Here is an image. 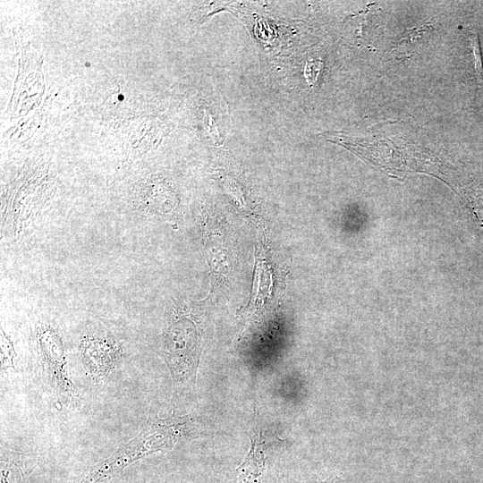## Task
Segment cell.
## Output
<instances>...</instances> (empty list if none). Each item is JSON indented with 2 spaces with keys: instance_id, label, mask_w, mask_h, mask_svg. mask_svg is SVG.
<instances>
[{
  "instance_id": "cell-4",
  "label": "cell",
  "mask_w": 483,
  "mask_h": 483,
  "mask_svg": "<svg viewBox=\"0 0 483 483\" xmlns=\"http://www.w3.org/2000/svg\"><path fill=\"white\" fill-rule=\"evenodd\" d=\"M83 367L96 382H104L121 358V348L112 338L102 335H88L80 342Z\"/></svg>"
},
{
  "instance_id": "cell-3",
  "label": "cell",
  "mask_w": 483,
  "mask_h": 483,
  "mask_svg": "<svg viewBox=\"0 0 483 483\" xmlns=\"http://www.w3.org/2000/svg\"><path fill=\"white\" fill-rule=\"evenodd\" d=\"M35 373L41 386L58 402L76 406L80 401L69 377L66 352L62 339L49 326L35 334Z\"/></svg>"
},
{
  "instance_id": "cell-6",
  "label": "cell",
  "mask_w": 483,
  "mask_h": 483,
  "mask_svg": "<svg viewBox=\"0 0 483 483\" xmlns=\"http://www.w3.org/2000/svg\"><path fill=\"white\" fill-rule=\"evenodd\" d=\"M1 367L2 370L14 369L13 359L15 352L13 343L5 333L1 330Z\"/></svg>"
},
{
  "instance_id": "cell-5",
  "label": "cell",
  "mask_w": 483,
  "mask_h": 483,
  "mask_svg": "<svg viewBox=\"0 0 483 483\" xmlns=\"http://www.w3.org/2000/svg\"><path fill=\"white\" fill-rule=\"evenodd\" d=\"M270 448L271 443L260 425L254 419L250 448L236 469L233 483H261Z\"/></svg>"
},
{
  "instance_id": "cell-8",
  "label": "cell",
  "mask_w": 483,
  "mask_h": 483,
  "mask_svg": "<svg viewBox=\"0 0 483 483\" xmlns=\"http://www.w3.org/2000/svg\"><path fill=\"white\" fill-rule=\"evenodd\" d=\"M470 43L472 47L473 59H474V70L479 81L483 80V66L482 59L479 48V43L478 36L475 34L470 37Z\"/></svg>"
},
{
  "instance_id": "cell-9",
  "label": "cell",
  "mask_w": 483,
  "mask_h": 483,
  "mask_svg": "<svg viewBox=\"0 0 483 483\" xmlns=\"http://www.w3.org/2000/svg\"><path fill=\"white\" fill-rule=\"evenodd\" d=\"M276 483H331V482H317V481H305V482H301V481H297L286 475H282L280 476L278 479H277V481Z\"/></svg>"
},
{
  "instance_id": "cell-1",
  "label": "cell",
  "mask_w": 483,
  "mask_h": 483,
  "mask_svg": "<svg viewBox=\"0 0 483 483\" xmlns=\"http://www.w3.org/2000/svg\"><path fill=\"white\" fill-rule=\"evenodd\" d=\"M198 436V421L191 415L149 416L140 432L114 452L80 483H100L118 474L131 463L153 453L171 450Z\"/></svg>"
},
{
  "instance_id": "cell-2",
  "label": "cell",
  "mask_w": 483,
  "mask_h": 483,
  "mask_svg": "<svg viewBox=\"0 0 483 483\" xmlns=\"http://www.w3.org/2000/svg\"><path fill=\"white\" fill-rule=\"evenodd\" d=\"M198 307H176L163 335L161 352L176 397L190 395L196 386L204 325Z\"/></svg>"
},
{
  "instance_id": "cell-7",
  "label": "cell",
  "mask_w": 483,
  "mask_h": 483,
  "mask_svg": "<svg viewBox=\"0 0 483 483\" xmlns=\"http://www.w3.org/2000/svg\"><path fill=\"white\" fill-rule=\"evenodd\" d=\"M15 463L2 460V483H22L24 472Z\"/></svg>"
}]
</instances>
